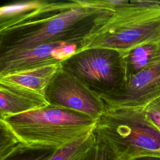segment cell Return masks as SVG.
I'll list each match as a JSON object with an SVG mask.
<instances>
[{
  "instance_id": "2",
  "label": "cell",
  "mask_w": 160,
  "mask_h": 160,
  "mask_svg": "<svg viewBox=\"0 0 160 160\" xmlns=\"http://www.w3.org/2000/svg\"><path fill=\"white\" fill-rule=\"evenodd\" d=\"M2 121L24 146L58 149L91 133L96 120L84 114L48 105Z\"/></svg>"
},
{
  "instance_id": "5",
  "label": "cell",
  "mask_w": 160,
  "mask_h": 160,
  "mask_svg": "<svg viewBox=\"0 0 160 160\" xmlns=\"http://www.w3.org/2000/svg\"><path fill=\"white\" fill-rule=\"evenodd\" d=\"M61 68L100 98L118 91L126 84L122 52L115 49H83L62 62Z\"/></svg>"
},
{
  "instance_id": "11",
  "label": "cell",
  "mask_w": 160,
  "mask_h": 160,
  "mask_svg": "<svg viewBox=\"0 0 160 160\" xmlns=\"http://www.w3.org/2000/svg\"><path fill=\"white\" fill-rule=\"evenodd\" d=\"M61 64H51L0 76V81L18 86L44 96L45 90Z\"/></svg>"
},
{
  "instance_id": "15",
  "label": "cell",
  "mask_w": 160,
  "mask_h": 160,
  "mask_svg": "<svg viewBox=\"0 0 160 160\" xmlns=\"http://www.w3.org/2000/svg\"><path fill=\"white\" fill-rule=\"evenodd\" d=\"M92 146L82 160H118L110 148L95 133Z\"/></svg>"
},
{
  "instance_id": "9",
  "label": "cell",
  "mask_w": 160,
  "mask_h": 160,
  "mask_svg": "<svg viewBox=\"0 0 160 160\" xmlns=\"http://www.w3.org/2000/svg\"><path fill=\"white\" fill-rule=\"evenodd\" d=\"M77 0H31L0 5V32L19 24L40 19L71 9Z\"/></svg>"
},
{
  "instance_id": "14",
  "label": "cell",
  "mask_w": 160,
  "mask_h": 160,
  "mask_svg": "<svg viewBox=\"0 0 160 160\" xmlns=\"http://www.w3.org/2000/svg\"><path fill=\"white\" fill-rule=\"evenodd\" d=\"M56 149L29 148L22 144L4 160H49Z\"/></svg>"
},
{
  "instance_id": "4",
  "label": "cell",
  "mask_w": 160,
  "mask_h": 160,
  "mask_svg": "<svg viewBox=\"0 0 160 160\" xmlns=\"http://www.w3.org/2000/svg\"><path fill=\"white\" fill-rule=\"evenodd\" d=\"M94 131L118 160L160 156V131L148 121L142 108H105Z\"/></svg>"
},
{
  "instance_id": "3",
  "label": "cell",
  "mask_w": 160,
  "mask_h": 160,
  "mask_svg": "<svg viewBox=\"0 0 160 160\" xmlns=\"http://www.w3.org/2000/svg\"><path fill=\"white\" fill-rule=\"evenodd\" d=\"M157 39H160V1L129 0L104 21L84 49L108 48L123 52Z\"/></svg>"
},
{
  "instance_id": "6",
  "label": "cell",
  "mask_w": 160,
  "mask_h": 160,
  "mask_svg": "<svg viewBox=\"0 0 160 160\" xmlns=\"http://www.w3.org/2000/svg\"><path fill=\"white\" fill-rule=\"evenodd\" d=\"M44 97L49 105L79 112L95 120L105 109L99 97L61 68L48 85Z\"/></svg>"
},
{
  "instance_id": "18",
  "label": "cell",
  "mask_w": 160,
  "mask_h": 160,
  "mask_svg": "<svg viewBox=\"0 0 160 160\" xmlns=\"http://www.w3.org/2000/svg\"><path fill=\"white\" fill-rule=\"evenodd\" d=\"M124 160H160V156H139V157H136V158H133L128 159H124Z\"/></svg>"
},
{
  "instance_id": "8",
  "label": "cell",
  "mask_w": 160,
  "mask_h": 160,
  "mask_svg": "<svg viewBox=\"0 0 160 160\" xmlns=\"http://www.w3.org/2000/svg\"><path fill=\"white\" fill-rule=\"evenodd\" d=\"M160 97V60L132 76L118 91L101 98L105 108H143Z\"/></svg>"
},
{
  "instance_id": "7",
  "label": "cell",
  "mask_w": 160,
  "mask_h": 160,
  "mask_svg": "<svg viewBox=\"0 0 160 160\" xmlns=\"http://www.w3.org/2000/svg\"><path fill=\"white\" fill-rule=\"evenodd\" d=\"M87 39L74 42H52L0 56V76L51 64H61L84 49Z\"/></svg>"
},
{
  "instance_id": "1",
  "label": "cell",
  "mask_w": 160,
  "mask_h": 160,
  "mask_svg": "<svg viewBox=\"0 0 160 160\" xmlns=\"http://www.w3.org/2000/svg\"><path fill=\"white\" fill-rule=\"evenodd\" d=\"M77 1L68 10L1 31L0 56L42 44L86 40L114 12Z\"/></svg>"
},
{
  "instance_id": "16",
  "label": "cell",
  "mask_w": 160,
  "mask_h": 160,
  "mask_svg": "<svg viewBox=\"0 0 160 160\" xmlns=\"http://www.w3.org/2000/svg\"><path fill=\"white\" fill-rule=\"evenodd\" d=\"M21 145L0 119V160H4Z\"/></svg>"
},
{
  "instance_id": "17",
  "label": "cell",
  "mask_w": 160,
  "mask_h": 160,
  "mask_svg": "<svg viewBox=\"0 0 160 160\" xmlns=\"http://www.w3.org/2000/svg\"><path fill=\"white\" fill-rule=\"evenodd\" d=\"M142 110L148 121L160 131V97L149 102Z\"/></svg>"
},
{
  "instance_id": "10",
  "label": "cell",
  "mask_w": 160,
  "mask_h": 160,
  "mask_svg": "<svg viewBox=\"0 0 160 160\" xmlns=\"http://www.w3.org/2000/svg\"><path fill=\"white\" fill-rule=\"evenodd\" d=\"M49 105L44 96L0 81V119Z\"/></svg>"
},
{
  "instance_id": "12",
  "label": "cell",
  "mask_w": 160,
  "mask_h": 160,
  "mask_svg": "<svg viewBox=\"0 0 160 160\" xmlns=\"http://www.w3.org/2000/svg\"><path fill=\"white\" fill-rule=\"evenodd\" d=\"M126 82L142 69L160 60V39L138 45L122 52Z\"/></svg>"
},
{
  "instance_id": "13",
  "label": "cell",
  "mask_w": 160,
  "mask_h": 160,
  "mask_svg": "<svg viewBox=\"0 0 160 160\" xmlns=\"http://www.w3.org/2000/svg\"><path fill=\"white\" fill-rule=\"evenodd\" d=\"M93 131L89 134L56 149L49 160H82L91 148Z\"/></svg>"
}]
</instances>
